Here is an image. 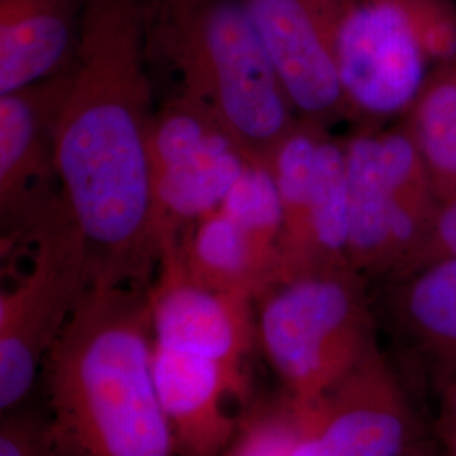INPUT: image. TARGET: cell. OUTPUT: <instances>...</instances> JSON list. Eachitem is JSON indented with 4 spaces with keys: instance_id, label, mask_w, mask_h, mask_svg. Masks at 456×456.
<instances>
[{
    "instance_id": "6da1fadb",
    "label": "cell",
    "mask_w": 456,
    "mask_h": 456,
    "mask_svg": "<svg viewBox=\"0 0 456 456\" xmlns=\"http://www.w3.org/2000/svg\"><path fill=\"white\" fill-rule=\"evenodd\" d=\"M152 115L142 0H83L78 49L54 120V159L94 281L149 288L159 269L147 154Z\"/></svg>"
},
{
    "instance_id": "e0dca14e",
    "label": "cell",
    "mask_w": 456,
    "mask_h": 456,
    "mask_svg": "<svg viewBox=\"0 0 456 456\" xmlns=\"http://www.w3.org/2000/svg\"><path fill=\"white\" fill-rule=\"evenodd\" d=\"M348 240L350 201L345 141L333 137L330 129H325L316 156L305 248L293 273L328 265H350Z\"/></svg>"
},
{
    "instance_id": "3957f363",
    "label": "cell",
    "mask_w": 456,
    "mask_h": 456,
    "mask_svg": "<svg viewBox=\"0 0 456 456\" xmlns=\"http://www.w3.org/2000/svg\"><path fill=\"white\" fill-rule=\"evenodd\" d=\"M164 46L195 98L245 154L267 163L297 114L242 0L164 7Z\"/></svg>"
},
{
    "instance_id": "277c9868",
    "label": "cell",
    "mask_w": 456,
    "mask_h": 456,
    "mask_svg": "<svg viewBox=\"0 0 456 456\" xmlns=\"http://www.w3.org/2000/svg\"><path fill=\"white\" fill-rule=\"evenodd\" d=\"M254 310L262 354L284 392L301 403L337 386L379 348L369 279L350 265L277 277Z\"/></svg>"
},
{
    "instance_id": "8fae6325",
    "label": "cell",
    "mask_w": 456,
    "mask_h": 456,
    "mask_svg": "<svg viewBox=\"0 0 456 456\" xmlns=\"http://www.w3.org/2000/svg\"><path fill=\"white\" fill-rule=\"evenodd\" d=\"M297 117L331 129L348 118L333 36L342 0H242Z\"/></svg>"
},
{
    "instance_id": "9c48e42d",
    "label": "cell",
    "mask_w": 456,
    "mask_h": 456,
    "mask_svg": "<svg viewBox=\"0 0 456 456\" xmlns=\"http://www.w3.org/2000/svg\"><path fill=\"white\" fill-rule=\"evenodd\" d=\"M299 404L291 456H404L426 436L408 380L380 346L337 386Z\"/></svg>"
},
{
    "instance_id": "30bf717a",
    "label": "cell",
    "mask_w": 456,
    "mask_h": 456,
    "mask_svg": "<svg viewBox=\"0 0 456 456\" xmlns=\"http://www.w3.org/2000/svg\"><path fill=\"white\" fill-rule=\"evenodd\" d=\"M68 69L0 95V218L9 235L33 237L63 201L54 193L61 191L54 159V120Z\"/></svg>"
},
{
    "instance_id": "44dd1931",
    "label": "cell",
    "mask_w": 456,
    "mask_h": 456,
    "mask_svg": "<svg viewBox=\"0 0 456 456\" xmlns=\"http://www.w3.org/2000/svg\"><path fill=\"white\" fill-rule=\"evenodd\" d=\"M0 456H63L48 431V424L9 416L0 429Z\"/></svg>"
},
{
    "instance_id": "7a4b0ae2",
    "label": "cell",
    "mask_w": 456,
    "mask_h": 456,
    "mask_svg": "<svg viewBox=\"0 0 456 456\" xmlns=\"http://www.w3.org/2000/svg\"><path fill=\"white\" fill-rule=\"evenodd\" d=\"M149 288L92 281L45 360L61 455L178 456L156 389Z\"/></svg>"
},
{
    "instance_id": "7c38bea8",
    "label": "cell",
    "mask_w": 456,
    "mask_h": 456,
    "mask_svg": "<svg viewBox=\"0 0 456 456\" xmlns=\"http://www.w3.org/2000/svg\"><path fill=\"white\" fill-rule=\"evenodd\" d=\"M154 343L244 370L257 345L254 301L190 276L169 245L149 288Z\"/></svg>"
},
{
    "instance_id": "d6986e66",
    "label": "cell",
    "mask_w": 456,
    "mask_h": 456,
    "mask_svg": "<svg viewBox=\"0 0 456 456\" xmlns=\"http://www.w3.org/2000/svg\"><path fill=\"white\" fill-rule=\"evenodd\" d=\"M220 208L244 228L257 244L279 257L282 210L269 164L254 159L248 161Z\"/></svg>"
},
{
    "instance_id": "8992f818",
    "label": "cell",
    "mask_w": 456,
    "mask_h": 456,
    "mask_svg": "<svg viewBox=\"0 0 456 456\" xmlns=\"http://www.w3.org/2000/svg\"><path fill=\"white\" fill-rule=\"evenodd\" d=\"M350 201L348 262L369 281L394 276L423 244L441 203L403 124L345 139Z\"/></svg>"
},
{
    "instance_id": "9a60e30c",
    "label": "cell",
    "mask_w": 456,
    "mask_h": 456,
    "mask_svg": "<svg viewBox=\"0 0 456 456\" xmlns=\"http://www.w3.org/2000/svg\"><path fill=\"white\" fill-rule=\"evenodd\" d=\"M83 0H0V95L66 71L77 54Z\"/></svg>"
},
{
    "instance_id": "cb8c5ba5",
    "label": "cell",
    "mask_w": 456,
    "mask_h": 456,
    "mask_svg": "<svg viewBox=\"0 0 456 456\" xmlns=\"http://www.w3.org/2000/svg\"><path fill=\"white\" fill-rule=\"evenodd\" d=\"M404 456H443L441 455L440 444L436 440H429L424 436L423 440L418 441L408 453Z\"/></svg>"
},
{
    "instance_id": "5b68a950",
    "label": "cell",
    "mask_w": 456,
    "mask_h": 456,
    "mask_svg": "<svg viewBox=\"0 0 456 456\" xmlns=\"http://www.w3.org/2000/svg\"><path fill=\"white\" fill-rule=\"evenodd\" d=\"M348 118L380 129L404 118L438 66L456 60L448 0H342L333 36Z\"/></svg>"
},
{
    "instance_id": "ac0fdd59",
    "label": "cell",
    "mask_w": 456,
    "mask_h": 456,
    "mask_svg": "<svg viewBox=\"0 0 456 456\" xmlns=\"http://www.w3.org/2000/svg\"><path fill=\"white\" fill-rule=\"evenodd\" d=\"M441 205L456 200V60L438 66L401 120Z\"/></svg>"
},
{
    "instance_id": "4fadbf2b",
    "label": "cell",
    "mask_w": 456,
    "mask_h": 456,
    "mask_svg": "<svg viewBox=\"0 0 456 456\" xmlns=\"http://www.w3.org/2000/svg\"><path fill=\"white\" fill-rule=\"evenodd\" d=\"M377 318L436 395L456 375V256L380 281Z\"/></svg>"
},
{
    "instance_id": "ba28073f",
    "label": "cell",
    "mask_w": 456,
    "mask_h": 456,
    "mask_svg": "<svg viewBox=\"0 0 456 456\" xmlns=\"http://www.w3.org/2000/svg\"><path fill=\"white\" fill-rule=\"evenodd\" d=\"M147 154L151 220L161 254L224 203L252 161L224 126L186 94L152 115Z\"/></svg>"
},
{
    "instance_id": "2e32d148",
    "label": "cell",
    "mask_w": 456,
    "mask_h": 456,
    "mask_svg": "<svg viewBox=\"0 0 456 456\" xmlns=\"http://www.w3.org/2000/svg\"><path fill=\"white\" fill-rule=\"evenodd\" d=\"M175 252L196 281L252 301L279 273L276 254L257 244L220 207L188 228Z\"/></svg>"
},
{
    "instance_id": "d4e9b609",
    "label": "cell",
    "mask_w": 456,
    "mask_h": 456,
    "mask_svg": "<svg viewBox=\"0 0 456 456\" xmlns=\"http://www.w3.org/2000/svg\"><path fill=\"white\" fill-rule=\"evenodd\" d=\"M161 2H163L164 7H173V5H178V4L188 2V0H161Z\"/></svg>"
},
{
    "instance_id": "ffe728a7",
    "label": "cell",
    "mask_w": 456,
    "mask_h": 456,
    "mask_svg": "<svg viewBox=\"0 0 456 456\" xmlns=\"http://www.w3.org/2000/svg\"><path fill=\"white\" fill-rule=\"evenodd\" d=\"M301 431V404L288 392L248 409L220 456H291Z\"/></svg>"
},
{
    "instance_id": "603a6c76",
    "label": "cell",
    "mask_w": 456,
    "mask_h": 456,
    "mask_svg": "<svg viewBox=\"0 0 456 456\" xmlns=\"http://www.w3.org/2000/svg\"><path fill=\"white\" fill-rule=\"evenodd\" d=\"M435 433L441 455L456 456V375L438 394Z\"/></svg>"
},
{
    "instance_id": "5bb4252c",
    "label": "cell",
    "mask_w": 456,
    "mask_h": 456,
    "mask_svg": "<svg viewBox=\"0 0 456 456\" xmlns=\"http://www.w3.org/2000/svg\"><path fill=\"white\" fill-rule=\"evenodd\" d=\"M154 379L178 456L222 455L240 421L228 401L244 397V370L154 343Z\"/></svg>"
},
{
    "instance_id": "52a82bcc",
    "label": "cell",
    "mask_w": 456,
    "mask_h": 456,
    "mask_svg": "<svg viewBox=\"0 0 456 456\" xmlns=\"http://www.w3.org/2000/svg\"><path fill=\"white\" fill-rule=\"evenodd\" d=\"M31 265L0 294V408H17L33 389L94 281L90 248L61 201L34 232Z\"/></svg>"
},
{
    "instance_id": "7402d4cb",
    "label": "cell",
    "mask_w": 456,
    "mask_h": 456,
    "mask_svg": "<svg viewBox=\"0 0 456 456\" xmlns=\"http://www.w3.org/2000/svg\"><path fill=\"white\" fill-rule=\"evenodd\" d=\"M456 256V200L441 205L440 213L428 232L423 244L409 257V261L389 277H399L409 274L429 262L440 261L444 257ZM386 281V279H384Z\"/></svg>"
}]
</instances>
